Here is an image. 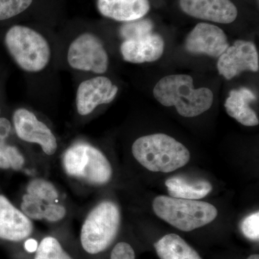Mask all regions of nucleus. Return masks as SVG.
Returning <instances> with one entry per match:
<instances>
[{
	"label": "nucleus",
	"instance_id": "1",
	"mask_svg": "<svg viewBox=\"0 0 259 259\" xmlns=\"http://www.w3.org/2000/svg\"><path fill=\"white\" fill-rule=\"evenodd\" d=\"M154 98L165 107H175L182 117H194L212 107L214 95L207 88H194L189 74H171L161 78L153 90Z\"/></svg>",
	"mask_w": 259,
	"mask_h": 259
},
{
	"label": "nucleus",
	"instance_id": "2",
	"mask_svg": "<svg viewBox=\"0 0 259 259\" xmlns=\"http://www.w3.org/2000/svg\"><path fill=\"white\" fill-rule=\"evenodd\" d=\"M5 45L17 66L28 74L42 72L52 59V48L48 38L26 25H15L9 28Z\"/></svg>",
	"mask_w": 259,
	"mask_h": 259
},
{
	"label": "nucleus",
	"instance_id": "3",
	"mask_svg": "<svg viewBox=\"0 0 259 259\" xmlns=\"http://www.w3.org/2000/svg\"><path fill=\"white\" fill-rule=\"evenodd\" d=\"M132 153L143 166L153 172L176 171L190 159L189 150L182 143L164 134L140 137L133 144Z\"/></svg>",
	"mask_w": 259,
	"mask_h": 259
},
{
	"label": "nucleus",
	"instance_id": "4",
	"mask_svg": "<svg viewBox=\"0 0 259 259\" xmlns=\"http://www.w3.org/2000/svg\"><path fill=\"white\" fill-rule=\"evenodd\" d=\"M153 209L158 217L182 231H192L212 222L218 216L214 206L202 201L158 196Z\"/></svg>",
	"mask_w": 259,
	"mask_h": 259
},
{
	"label": "nucleus",
	"instance_id": "5",
	"mask_svg": "<svg viewBox=\"0 0 259 259\" xmlns=\"http://www.w3.org/2000/svg\"><path fill=\"white\" fill-rule=\"evenodd\" d=\"M120 225L118 206L110 201L97 204L85 220L81 230V245L90 254L106 250L115 239Z\"/></svg>",
	"mask_w": 259,
	"mask_h": 259
},
{
	"label": "nucleus",
	"instance_id": "6",
	"mask_svg": "<svg viewBox=\"0 0 259 259\" xmlns=\"http://www.w3.org/2000/svg\"><path fill=\"white\" fill-rule=\"evenodd\" d=\"M63 166L69 176L95 185H103L111 180V164L101 151L86 143L70 146L63 156Z\"/></svg>",
	"mask_w": 259,
	"mask_h": 259
},
{
	"label": "nucleus",
	"instance_id": "7",
	"mask_svg": "<svg viewBox=\"0 0 259 259\" xmlns=\"http://www.w3.org/2000/svg\"><path fill=\"white\" fill-rule=\"evenodd\" d=\"M66 62L71 69L97 75L105 74L110 59L101 39L91 32H83L70 42Z\"/></svg>",
	"mask_w": 259,
	"mask_h": 259
},
{
	"label": "nucleus",
	"instance_id": "8",
	"mask_svg": "<svg viewBox=\"0 0 259 259\" xmlns=\"http://www.w3.org/2000/svg\"><path fill=\"white\" fill-rule=\"evenodd\" d=\"M217 69L219 74L227 80L244 71L258 72L259 56L255 44L248 40H236L218 58Z\"/></svg>",
	"mask_w": 259,
	"mask_h": 259
},
{
	"label": "nucleus",
	"instance_id": "9",
	"mask_svg": "<svg viewBox=\"0 0 259 259\" xmlns=\"http://www.w3.org/2000/svg\"><path fill=\"white\" fill-rule=\"evenodd\" d=\"M118 91V87L103 75L83 80L76 90V111L81 116L90 115L100 105L113 102Z\"/></svg>",
	"mask_w": 259,
	"mask_h": 259
},
{
	"label": "nucleus",
	"instance_id": "10",
	"mask_svg": "<svg viewBox=\"0 0 259 259\" xmlns=\"http://www.w3.org/2000/svg\"><path fill=\"white\" fill-rule=\"evenodd\" d=\"M13 121L19 139L25 142L38 144L49 156L56 153L58 148L56 136L33 112L26 108H19L13 113Z\"/></svg>",
	"mask_w": 259,
	"mask_h": 259
},
{
	"label": "nucleus",
	"instance_id": "11",
	"mask_svg": "<svg viewBox=\"0 0 259 259\" xmlns=\"http://www.w3.org/2000/svg\"><path fill=\"white\" fill-rule=\"evenodd\" d=\"M226 32L218 25L199 23L186 37L185 47L192 54L220 57L229 47Z\"/></svg>",
	"mask_w": 259,
	"mask_h": 259
},
{
	"label": "nucleus",
	"instance_id": "12",
	"mask_svg": "<svg viewBox=\"0 0 259 259\" xmlns=\"http://www.w3.org/2000/svg\"><path fill=\"white\" fill-rule=\"evenodd\" d=\"M183 13L192 18L219 24H231L238 11L231 0H180Z\"/></svg>",
	"mask_w": 259,
	"mask_h": 259
},
{
	"label": "nucleus",
	"instance_id": "13",
	"mask_svg": "<svg viewBox=\"0 0 259 259\" xmlns=\"http://www.w3.org/2000/svg\"><path fill=\"white\" fill-rule=\"evenodd\" d=\"M164 50V40L155 32L142 38L122 40L120 47L122 59L131 64L154 62L161 59Z\"/></svg>",
	"mask_w": 259,
	"mask_h": 259
},
{
	"label": "nucleus",
	"instance_id": "14",
	"mask_svg": "<svg viewBox=\"0 0 259 259\" xmlns=\"http://www.w3.org/2000/svg\"><path fill=\"white\" fill-rule=\"evenodd\" d=\"M33 226L30 218L19 210L5 196L0 195V238L6 241H23L32 234Z\"/></svg>",
	"mask_w": 259,
	"mask_h": 259
},
{
	"label": "nucleus",
	"instance_id": "15",
	"mask_svg": "<svg viewBox=\"0 0 259 259\" xmlns=\"http://www.w3.org/2000/svg\"><path fill=\"white\" fill-rule=\"evenodd\" d=\"M97 6L102 16L122 23L144 18L151 9L149 0H97Z\"/></svg>",
	"mask_w": 259,
	"mask_h": 259
},
{
	"label": "nucleus",
	"instance_id": "16",
	"mask_svg": "<svg viewBox=\"0 0 259 259\" xmlns=\"http://www.w3.org/2000/svg\"><path fill=\"white\" fill-rule=\"evenodd\" d=\"M255 100L256 97L251 90L241 88L230 92L224 106L228 115L243 125L253 127L259 123L256 112L250 106Z\"/></svg>",
	"mask_w": 259,
	"mask_h": 259
},
{
	"label": "nucleus",
	"instance_id": "17",
	"mask_svg": "<svg viewBox=\"0 0 259 259\" xmlns=\"http://www.w3.org/2000/svg\"><path fill=\"white\" fill-rule=\"evenodd\" d=\"M170 197L198 200L210 193L212 185L206 180H191L183 177H174L165 182Z\"/></svg>",
	"mask_w": 259,
	"mask_h": 259
},
{
	"label": "nucleus",
	"instance_id": "18",
	"mask_svg": "<svg viewBox=\"0 0 259 259\" xmlns=\"http://www.w3.org/2000/svg\"><path fill=\"white\" fill-rule=\"evenodd\" d=\"M161 259H202L198 253L177 234L162 237L154 244Z\"/></svg>",
	"mask_w": 259,
	"mask_h": 259
},
{
	"label": "nucleus",
	"instance_id": "19",
	"mask_svg": "<svg viewBox=\"0 0 259 259\" xmlns=\"http://www.w3.org/2000/svg\"><path fill=\"white\" fill-rule=\"evenodd\" d=\"M153 28L154 25L151 20L141 18L122 23L119 28V35L122 40H136L152 33Z\"/></svg>",
	"mask_w": 259,
	"mask_h": 259
},
{
	"label": "nucleus",
	"instance_id": "20",
	"mask_svg": "<svg viewBox=\"0 0 259 259\" xmlns=\"http://www.w3.org/2000/svg\"><path fill=\"white\" fill-rule=\"evenodd\" d=\"M27 192L32 197L47 202H57L59 193L53 184L42 179H35L29 183Z\"/></svg>",
	"mask_w": 259,
	"mask_h": 259
},
{
	"label": "nucleus",
	"instance_id": "21",
	"mask_svg": "<svg viewBox=\"0 0 259 259\" xmlns=\"http://www.w3.org/2000/svg\"><path fill=\"white\" fill-rule=\"evenodd\" d=\"M35 259H73L57 239L53 237L44 238L37 246Z\"/></svg>",
	"mask_w": 259,
	"mask_h": 259
},
{
	"label": "nucleus",
	"instance_id": "22",
	"mask_svg": "<svg viewBox=\"0 0 259 259\" xmlns=\"http://www.w3.org/2000/svg\"><path fill=\"white\" fill-rule=\"evenodd\" d=\"M24 163L25 159L18 148L6 143H0V168L20 170Z\"/></svg>",
	"mask_w": 259,
	"mask_h": 259
},
{
	"label": "nucleus",
	"instance_id": "23",
	"mask_svg": "<svg viewBox=\"0 0 259 259\" xmlns=\"http://www.w3.org/2000/svg\"><path fill=\"white\" fill-rule=\"evenodd\" d=\"M33 0H0V21L21 14L31 6Z\"/></svg>",
	"mask_w": 259,
	"mask_h": 259
},
{
	"label": "nucleus",
	"instance_id": "24",
	"mask_svg": "<svg viewBox=\"0 0 259 259\" xmlns=\"http://www.w3.org/2000/svg\"><path fill=\"white\" fill-rule=\"evenodd\" d=\"M47 206V202L27 194L23 196L21 210L30 219L40 221L44 219Z\"/></svg>",
	"mask_w": 259,
	"mask_h": 259
},
{
	"label": "nucleus",
	"instance_id": "25",
	"mask_svg": "<svg viewBox=\"0 0 259 259\" xmlns=\"http://www.w3.org/2000/svg\"><path fill=\"white\" fill-rule=\"evenodd\" d=\"M242 233L248 239L258 241L259 239V212L258 211L247 216L241 223Z\"/></svg>",
	"mask_w": 259,
	"mask_h": 259
},
{
	"label": "nucleus",
	"instance_id": "26",
	"mask_svg": "<svg viewBox=\"0 0 259 259\" xmlns=\"http://www.w3.org/2000/svg\"><path fill=\"white\" fill-rule=\"evenodd\" d=\"M66 210L64 206L56 202L47 203L44 219L50 222H57L66 216Z\"/></svg>",
	"mask_w": 259,
	"mask_h": 259
},
{
	"label": "nucleus",
	"instance_id": "27",
	"mask_svg": "<svg viewBox=\"0 0 259 259\" xmlns=\"http://www.w3.org/2000/svg\"><path fill=\"white\" fill-rule=\"evenodd\" d=\"M134 248L125 242H120L114 247L110 259H135Z\"/></svg>",
	"mask_w": 259,
	"mask_h": 259
},
{
	"label": "nucleus",
	"instance_id": "28",
	"mask_svg": "<svg viewBox=\"0 0 259 259\" xmlns=\"http://www.w3.org/2000/svg\"><path fill=\"white\" fill-rule=\"evenodd\" d=\"M12 125L9 120L0 117V143H5L11 132Z\"/></svg>",
	"mask_w": 259,
	"mask_h": 259
},
{
	"label": "nucleus",
	"instance_id": "29",
	"mask_svg": "<svg viewBox=\"0 0 259 259\" xmlns=\"http://www.w3.org/2000/svg\"><path fill=\"white\" fill-rule=\"evenodd\" d=\"M37 246L38 245H37V241L34 239H29L25 243V249L28 252L36 251Z\"/></svg>",
	"mask_w": 259,
	"mask_h": 259
},
{
	"label": "nucleus",
	"instance_id": "30",
	"mask_svg": "<svg viewBox=\"0 0 259 259\" xmlns=\"http://www.w3.org/2000/svg\"><path fill=\"white\" fill-rule=\"evenodd\" d=\"M248 259H259V255L258 254L251 255L248 257Z\"/></svg>",
	"mask_w": 259,
	"mask_h": 259
}]
</instances>
